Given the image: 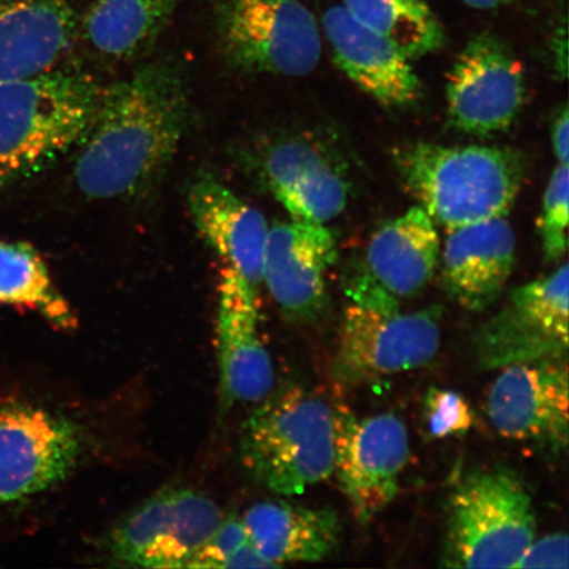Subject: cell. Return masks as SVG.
<instances>
[{"label":"cell","instance_id":"d6986e66","mask_svg":"<svg viewBox=\"0 0 569 569\" xmlns=\"http://www.w3.org/2000/svg\"><path fill=\"white\" fill-rule=\"evenodd\" d=\"M322 27L337 66L375 101L407 107L421 99L422 83L411 60L383 36L356 20L343 6L326 11Z\"/></svg>","mask_w":569,"mask_h":569},{"label":"cell","instance_id":"9c48e42d","mask_svg":"<svg viewBox=\"0 0 569 569\" xmlns=\"http://www.w3.org/2000/svg\"><path fill=\"white\" fill-rule=\"evenodd\" d=\"M224 517L218 505L198 490L166 488L112 530L109 550L127 566L188 568Z\"/></svg>","mask_w":569,"mask_h":569},{"label":"cell","instance_id":"e0dca14e","mask_svg":"<svg viewBox=\"0 0 569 569\" xmlns=\"http://www.w3.org/2000/svg\"><path fill=\"white\" fill-rule=\"evenodd\" d=\"M447 232L438 266L447 296L469 311L489 309L516 267L513 227L501 217Z\"/></svg>","mask_w":569,"mask_h":569},{"label":"cell","instance_id":"4fadbf2b","mask_svg":"<svg viewBox=\"0 0 569 569\" xmlns=\"http://www.w3.org/2000/svg\"><path fill=\"white\" fill-rule=\"evenodd\" d=\"M487 415L503 438L543 443L555 452L565 451L568 443L566 358L502 368L490 387Z\"/></svg>","mask_w":569,"mask_h":569},{"label":"cell","instance_id":"ba28073f","mask_svg":"<svg viewBox=\"0 0 569 569\" xmlns=\"http://www.w3.org/2000/svg\"><path fill=\"white\" fill-rule=\"evenodd\" d=\"M80 427L32 402L0 400V505L59 486L82 452Z\"/></svg>","mask_w":569,"mask_h":569},{"label":"cell","instance_id":"4316f807","mask_svg":"<svg viewBox=\"0 0 569 569\" xmlns=\"http://www.w3.org/2000/svg\"><path fill=\"white\" fill-rule=\"evenodd\" d=\"M423 419L432 438L462 436L473 425L469 405L457 391L432 387L423 401Z\"/></svg>","mask_w":569,"mask_h":569},{"label":"cell","instance_id":"5bb4252c","mask_svg":"<svg viewBox=\"0 0 569 569\" xmlns=\"http://www.w3.org/2000/svg\"><path fill=\"white\" fill-rule=\"evenodd\" d=\"M337 261V239L326 224L290 220L269 227L264 284L284 317L306 323L320 316Z\"/></svg>","mask_w":569,"mask_h":569},{"label":"cell","instance_id":"52a82bcc","mask_svg":"<svg viewBox=\"0 0 569 569\" xmlns=\"http://www.w3.org/2000/svg\"><path fill=\"white\" fill-rule=\"evenodd\" d=\"M213 20L226 61L244 73L305 77L322 56L319 26L302 0H216Z\"/></svg>","mask_w":569,"mask_h":569},{"label":"cell","instance_id":"6da1fadb","mask_svg":"<svg viewBox=\"0 0 569 569\" xmlns=\"http://www.w3.org/2000/svg\"><path fill=\"white\" fill-rule=\"evenodd\" d=\"M189 118L187 82L172 63H144L103 89L77 147L78 190L97 201L147 193L173 161Z\"/></svg>","mask_w":569,"mask_h":569},{"label":"cell","instance_id":"9a60e30c","mask_svg":"<svg viewBox=\"0 0 569 569\" xmlns=\"http://www.w3.org/2000/svg\"><path fill=\"white\" fill-rule=\"evenodd\" d=\"M258 170L291 220L327 224L346 209L350 187L343 170L316 141H274L259 156Z\"/></svg>","mask_w":569,"mask_h":569},{"label":"cell","instance_id":"d4e9b609","mask_svg":"<svg viewBox=\"0 0 569 569\" xmlns=\"http://www.w3.org/2000/svg\"><path fill=\"white\" fill-rule=\"evenodd\" d=\"M190 569L273 568L249 539L241 517H224L208 542L190 560Z\"/></svg>","mask_w":569,"mask_h":569},{"label":"cell","instance_id":"30bf717a","mask_svg":"<svg viewBox=\"0 0 569 569\" xmlns=\"http://www.w3.org/2000/svg\"><path fill=\"white\" fill-rule=\"evenodd\" d=\"M568 266L511 291L503 308L475 339L480 365L502 369L519 362L566 358Z\"/></svg>","mask_w":569,"mask_h":569},{"label":"cell","instance_id":"7402d4cb","mask_svg":"<svg viewBox=\"0 0 569 569\" xmlns=\"http://www.w3.org/2000/svg\"><path fill=\"white\" fill-rule=\"evenodd\" d=\"M180 0H92L78 24L92 52L102 59H137L166 30Z\"/></svg>","mask_w":569,"mask_h":569},{"label":"cell","instance_id":"44dd1931","mask_svg":"<svg viewBox=\"0 0 569 569\" xmlns=\"http://www.w3.org/2000/svg\"><path fill=\"white\" fill-rule=\"evenodd\" d=\"M440 249L438 226L416 204L373 233L367 247L366 269L398 300L415 297L436 274Z\"/></svg>","mask_w":569,"mask_h":569},{"label":"cell","instance_id":"8fae6325","mask_svg":"<svg viewBox=\"0 0 569 569\" xmlns=\"http://www.w3.org/2000/svg\"><path fill=\"white\" fill-rule=\"evenodd\" d=\"M336 411V465L341 492L367 525L395 500L410 457L407 426L391 412L359 418Z\"/></svg>","mask_w":569,"mask_h":569},{"label":"cell","instance_id":"8992f818","mask_svg":"<svg viewBox=\"0 0 569 569\" xmlns=\"http://www.w3.org/2000/svg\"><path fill=\"white\" fill-rule=\"evenodd\" d=\"M536 531L531 497L516 473L475 471L448 498L440 566L516 568Z\"/></svg>","mask_w":569,"mask_h":569},{"label":"cell","instance_id":"ac0fdd59","mask_svg":"<svg viewBox=\"0 0 569 569\" xmlns=\"http://www.w3.org/2000/svg\"><path fill=\"white\" fill-rule=\"evenodd\" d=\"M78 24L73 0H0V83L61 68Z\"/></svg>","mask_w":569,"mask_h":569},{"label":"cell","instance_id":"603a6c76","mask_svg":"<svg viewBox=\"0 0 569 569\" xmlns=\"http://www.w3.org/2000/svg\"><path fill=\"white\" fill-rule=\"evenodd\" d=\"M0 305L33 311L63 331L78 326L44 259L24 241L0 240Z\"/></svg>","mask_w":569,"mask_h":569},{"label":"cell","instance_id":"f1b7e54d","mask_svg":"<svg viewBox=\"0 0 569 569\" xmlns=\"http://www.w3.org/2000/svg\"><path fill=\"white\" fill-rule=\"evenodd\" d=\"M551 140L553 153L559 166H568L569 162V113L565 106L552 122Z\"/></svg>","mask_w":569,"mask_h":569},{"label":"cell","instance_id":"83f0119b","mask_svg":"<svg viewBox=\"0 0 569 569\" xmlns=\"http://www.w3.org/2000/svg\"><path fill=\"white\" fill-rule=\"evenodd\" d=\"M568 537L565 532H555L537 539L523 552L516 568L568 569Z\"/></svg>","mask_w":569,"mask_h":569},{"label":"cell","instance_id":"cb8c5ba5","mask_svg":"<svg viewBox=\"0 0 569 569\" xmlns=\"http://www.w3.org/2000/svg\"><path fill=\"white\" fill-rule=\"evenodd\" d=\"M361 24L383 36L409 60L445 46L446 33L425 0H340Z\"/></svg>","mask_w":569,"mask_h":569},{"label":"cell","instance_id":"7a4b0ae2","mask_svg":"<svg viewBox=\"0 0 569 569\" xmlns=\"http://www.w3.org/2000/svg\"><path fill=\"white\" fill-rule=\"evenodd\" d=\"M103 88L81 70L0 83V191L44 173L80 146Z\"/></svg>","mask_w":569,"mask_h":569},{"label":"cell","instance_id":"3957f363","mask_svg":"<svg viewBox=\"0 0 569 569\" xmlns=\"http://www.w3.org/2000/svg\"><path fill=\"white\" fill-rule=\"evenodd\" d=\"M393 162L418 206L447 231L507 217L526 173L522 156L503 147L418 141L396 148Z\"/></svg>","mask_w":569,"mask_h":569},{"label":"cell","instance_id":"5b68a950","mask_svg":"<svg viewBox=\"0 0 569 569\" xmlns=\"http://www.w3.org/2000/svg\"><path fill=\"white\" fill-rule=\"evenodd\" d=\"M348 303L341 318L337 380L345 386L415 371L436 358L443 309L403 312L398 298L359 268L345 283Z\"/></svg>","mask_w":569,"mask_h":569},{"label":"cell","instance_id":"7c38bea8","mask_svg":"<svg viewBox=\"0 0 569 569\" xmlns=\"http://www.w3.org/2000/svg\"><path fill=\"white\" fill-rule=\"evenodd\" d=\"M446 101L453 130L476 137L507 131L525 102L521 62L497 36H475L448 71Z\"/></svg>","mask_w":569,"mask_h":569},{"label":"cell","instance_id":"484cf974","mask_svg":"<svg viewBox=\"0 0 569 569\" xmlns=\"http://www.w3.org/2000/svg\"><path fill=\"white\" fill-rule=\"evenodd\" d=\"M568 224L569 169L568 166H558L547 184L538 220L546 261L557 262L565 258L568 251Z\"/></svg>","mask_w":569,"mask_h":569},{"label":"cell","instance_id":"277c9868","mask_svg":"<svg viewBox=\"0 0 569 569\" xmlns=\"http://www.w3.org/2000/svg\"><path fill=\"white\" fill-rule=\"evenodd\" d=\"M240 459L270 492L301 495L333 475L336 411L300 387L273 390L243 426Z\"/></svg>","mask_w":569,"mask_h":569},{"label":"cell","instance_id":"2e32d148","mask_svg":"<svg viewBox=\"0 0 569 569\" xmlns=\"http://www.w3.org/2000/svg\"><path fill=\"white\" fill-rule=\"evenodd\" d=\"M259 322L260 291L243 281L220 277L217 348L226 407L260 403L274 390L272 358Z\"/></svg>","mask_w":569,"mask_h":569},{"label":"cell","instance_id":"ffe728a7","mask_svg":"<svg viewBox=\"0 0 569 569\" xmlns=\"http://www.w3.org/2000/svg\"><path fill=\"white\" fill-rule=\"evenodd\" d=\"M241 521L256 550L274 568L318 563L330 558L340 545L341 523L331 508L264 501L249 508Z\"/></svg>","mask_w":569,"mask_h":569},{"label":"cell","instance_id":"f546056e","mask_svg":"<svg viewBox=\"0 0 569 569\" xmlns=\"http://www.w3.org/2000/svg\"><path fill=\"white\" fill-rule=\"evenodd\" d=\"M461 2L475 10L489 11L501 9V7L509 6L516 0H461Z\"/></svg>","mask_w":569,"mask_h":569}]
</instances>
